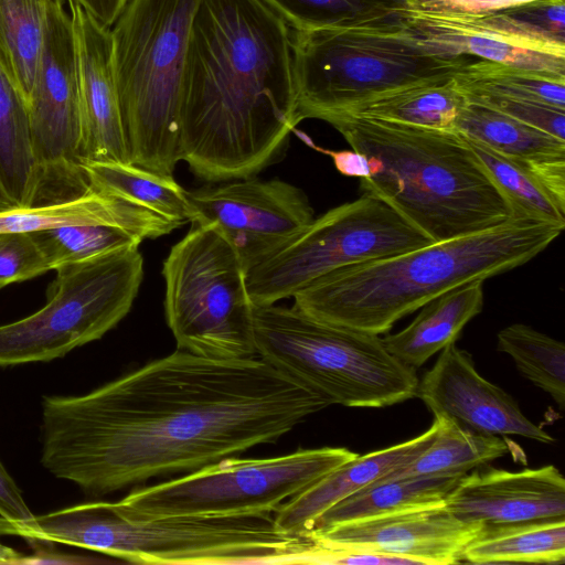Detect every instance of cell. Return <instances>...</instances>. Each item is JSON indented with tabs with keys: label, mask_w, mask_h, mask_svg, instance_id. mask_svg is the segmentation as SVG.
<instances>
[{
	"label": "cell",
	"mask_w": 565,
	"mask_h": 565,
	"mask_svg": "<svg viewBox=\"0 0 565 565\" xmlns=\"http://www.w3.org/2000/svg\"><path fill=\"white\" fill-rule=\"evenodd\" d=\"M330 405L258 355L178 349L89 393L44 396L41 462L100 497L274 443Z\"/></svg>",
	"instance_id": "1"
},
{
	"label": "cell",
	"mask_w": 565,
	"mask_h": 565,
	"mask_svg": "<svg viewBox=\"0 0 565 565\" xmlns=\"http://www.w3.org/2000/svg\"><path fill=\"white\" fill-rule=\"evenodd\" d=\"M291 30L263 0H200L184 62L181 160L212 182L250 178L299 124Z\"/></svg>",
	"instance_id": "2"
},
{
	"label": "cell",
	"mask_w": 565,
	"mask_h": 565,
	"mask_svg": "<svg viewBox=\"0 0 565 565\" xmlns=\"http://www.w3.org/2000/svg\"><path fill=\"white\" fill-rule=\"evenodd\" d=\"M564 227L518 215L473 234L335 269L295 292L292 307L323 323L380 335L456 287L530 262Z\"/></svg>",
	"instance_id": "3"
},
{
	"label": "cell",
	"mask_w": 565,
	"mask_h": 565,
	"mask_svg": "<svg viewBox=\"0 0 565 565\" xmlns=\"http://www.w3.org/2000/svg\"><path fill=\"white\" fill-rule=\"evenodd\" d=\"M327 122L370 159L361 194L383 200L433 242L520 215L456 131L352 116Z\"/></svg>",
	"instance_id": "4"
},
{
	"label": "cell",
	"mask_w": 565,
	"mask_h": 565,
	"mask_svg": "<svg viewBox=\"0 0 565 565\" xmlns=\"http://www.w3.org/2000/svg\"><path fill=\"white\" fill-rule=\"evenodd\" d=\"M0 534L60 543L138 564H312L308 534H289L273 518L148 516L122 502L93 501L34 515L0 518Z\"/></svg>",
	"instance_id": "5"
},
{
	"label": "cell",
	"mask_w": 565,
	"mask_h": 565,
	"mask_svg": "<svg viewBox=\"0 0 565 565\" xmlns=\"http://www.w3.org/2000/svg\"><path fill=\"white\" fill-rule=\"evenodd\" d=\"M200 0H128L110 28L130 162L172 175L181 160V94Z\"/></svg>",
	"instance_id": "6"
},
{
	"label": "cell",
	"mask_w": 565,
	"mask_h": 565,
	"mask_svg": "<svg viewBox=\"0 0 565 565\" xmlns=\"http://www.w3.org/2000/svg\"><path fill=\"white\" fill-rule=\"evenodd\" d=\"M299 121L326 120L386 90L452 75L469 56L438 54L399 20L381 25L291 31Z\"/></svg>",
	"instance_id": "7"
},
{
	"label": "cell",
	"mask_w": 565,
	"mask_h": 565,
	"mask_svg": "<svg viewBox=\"0 0 565 565\" xmlns=\"http://www.w3.org/2000/svg\"><path fill=\"white\" fill-rule=\"evenodd\" d=\"M257 355L331 404L380 408L416 396L418 379L377 334L320 322L294 307L254 306Z\"/></svg>",
	"instance_id": "8"
},
{
	"label": "cell",
	"mask_w": 565,
	"mask_h": 565,
	"mask_svg": "<svg viewBox=\"0 0 565 565\" xmlns=\"http://www.w3.org/2000/svg\"><path fill=\"white\" fill-rule=\"evenodd\" d=\"M191 224L162 266L166 320L178 349L218 360L253 358L246 265L216 225Z\"/></svg>",
	"instance_id": "9"
},
{
	"label": "cell",
	"mask_w": 565,
	"mask_h": 565,
	"mask_svg": "<svg viewBox=\"0 0 565 565\" xmlns=\"http://www.w3.org/2000/svg\"><path fill=\"white\" fill-rule=\"evenodd\" d=\"M55 270L44 307L0 326V366L49 362L100 339L130 311L143 259L136 247Z\"/></svg>",
	"instance_id": "10"
},
{
	"label": "cell",
	"mask_w": 565,
	"mask_h": 565,
	"mask_svg": "<svg viewBox=\"0 0 565 565\" xmlns=\"http://www.w3.org/2000/svg\"><path fill=\"white\" fill-rule=\"evenodd\" d=\"M433 241L383 200L362 193L307 224L247 270L254 306L274 305L345 266L391 257Z\"/></svg>",
	"instance_id": "11"
},
{
	"label": "cell",
	"mask_w": 565,
	"mask_h": 565,
	"mask_svg": "<svg viewBox=\"0 0 565 565\" xmlns=\"http://www.w3.org/2000/svg\"><path fill=\"white\" fill-rule=\"evenodd\" d=\"M355 456L348 448L322 447L270 458L228 457L180 478L135 490L121 502L148 516H268Z\"/></svg>",
	"instance_id": "12"
},
{
	"label": "cell",
	"mask_w": 565,
	"mask_h": 565,
	"mask_svg": "<svg viewBox=\"0 0 565 565\" xmlns=\"http://www.w3.org/2000/svg\"><path fill=\"white\" fill-rule=\"evenodd\" d=\"M64 3H57L49 14L26 102L41 173L34 205L74 199L89 189L79 166L82 121L76 39Z\"/></svg>",
	"instance_id": "13"
},
{
	"label": "cell",
	"mask_w": 565,
	"mask_h": 565,
	"mask_svg": "<svg viewBox=\"0 0 565 565\" xmlns=\"http://www.w3.org/2000/svg\"><path fill=\"white\" fill-rule=\"evenodd\" d=\"M191 222L216 225L247 270L315 217L302 190L278 180L250 178L188 191Z\"/></svg>",
	"instance_id": "14"
},
{
	"label": "cell",
	"mask_w": 565,
	"mask_h": 565,
	"mask_svg": "<svg viewBox=\"0 0 565 565\" xmlns=\"http://www.w3.org/2000/svg\"><path fill=\"white\" fill-rule=\"evenodd\" d=\"M399 17L413 35L438 54L565 77V44L540 35L502 10L465 13L407 6Z\"/></svg>",
	"instance_id": "15"
},
{
	"label": "cell",
	"mask_w": 565,
	"mask_h": 565,
	"mask_svg": "<svg viewBox=\"0 0 565 565\" xmlns=\"http://www.w3.org/2000/svg\"><path fill=\"white\" fill-rule=\"evenodd\" d=\"M483 525L456 518L445 504L358 520L309 534L320 544L399 555L420 565L461 562Z\"/></svg>",
	"instance_id": "16"
},
{
	"label": "cell",
	"mask_w": 565,
	"mask_h": 565,
	"mask_svg": "<svg viewBox=\"0 0 565 565\" xmlns=\"http://www.w3.org/2000/svg\"><path fill=\"white\" fill-rule=\"evenodd\" d=\"M416 396L435 416H448L477 433L516 435L544 444L555 440L526 418L511 395L482 377L471 355L455 343L441 350L418 382Z\"/></svg>",
	"instance_id": "17"
},
{
	"label": "cell",
	"mask_w": 565,
	"mask_h": 565,
	"mask_svg": "<svg viewBox=\"0 0 565 565\" xmlns=\"http://www.w3.org/2000/svg\"><path fill=\"white\" fill-rule=\"evenodd\" d=\"M66 1L77 47L81 159L131 163L114 72L111 30L74 0Z\"/></svg>",
	"instance_id": "18"
},
{
	"label": "cell",
	"mask_w": 565,
	"mask_h": 565,
	"mask_svg": "<svg viewBox=\"0 0 565 565\" xmlns=\"http://www.w3.org/2000/svg\"><path fill=\"white\" fill-rule=\"evenodd\" d=\"M445 507L482 525L565 518V480L552 466L518 472L488 468L461 477Z\"/></svg>",
	"instance_id": "19"
},
{
	"label": "cell",
	"mask_w": 565,
	"mask_h": 565,
	"mask_svg": "<svg viewBox=\"0 0 565 565\" xmlns=\"http://www.w3.org/2000/svg\"><path fill=\"white\" fill-rule=\"evenodd\" d=\"M438 420L423 434L401 444L355 456L282 503L273 516L277 529L289 534H308L328 509L411 462L434 440Z\"/></svg>",
	"instance_id": "20"
},
{
	"label": "cell",
	"mask_w": 565,
	"mask_h": 565,
	"mask_svg": "<svg viewBox=\"0 0 565 565\" xmlns=\"http://www.w3.org/2000/svg\"><path fill=\"white\" fill-rule=\"evenodd\" d=\"M82 224L145 226L162 236L179 227L143 206L92 188L74 199L0 212V233H33Z\"/></svg>",
	"instance_id": "21"
},
{
	"label": "cell",
	"mask_w": 565,
	"mask_h": 565,
	"mask_svg": "<svg viewBox=\"0 0 565 565\" xmlns=\"http://www.w3.org/2000/svg\"><path fill=\"white\" fill-rule=\"evenodd\" d=\"M483 281L456 287L425 303L416 318L397 333L382 338L402 363L422 366L459 338L463 327L483 309Z\"/></svg>",
	"instance_id": "22"
},
{
	"label": "cell",
	"mask_w": 565,
	"mask_h": 565,
	"mask_svg": "<svg viewBox=\"0 0 565 565\" xmlns=\"http://www.w3.org/2000/svg\"><path fill=\"white\" fill-rule=\"evenodd\" d=\"M466 103L452 75L399 86L374 95L328 117L352 116L403 125L455 131Z\"/></svg>",
	"instance_id": "23"
},
{
	"label": "cell",
	"mask_w": 565,
	"mask_h": 565,
	"mask_svg": "<svg viewBox=\"0 0 565 565\" xmlns=\"http://www.w3.org/2000/svg\"><path fill=\"white\" fill-rule=\"evenodd\" d=\"M40 188L28 104L0 64V196L24 209L36 203Z\"/></svg>",
	"instance_id": "24"
},
{
	"label": "cell",
	"mask_w": 565,
	"mask_h": 565,
	"mask_svg": "<svg viewBox=\"0 0 565 565\" xmlns=\"http://www.w3.org/2000/svg\"><path fill=\"white\" fill-rule=\"evenodd\" d=\"M438 431L433 443L414 460L380 480L415 477H463L509 452L508 439L471 430L455 419L436 415Z\"/></svg>",
	"instance_id": "25"
},
{
	"label": "cell",
	"mask_w": 565,
	"mask_h": 565,
	"mask_svg": "<svg viewBox=\"0 0 565 565\" xmlns=\"http://www.w3.org/2000/svg\"><path fill=\"white\" fill-rule=\"evenodd\" d=\"M460 478L415 477L377 480L328 509L319 516L311 531L406 510L445 504L447 495Z\"/></svg>",
	"instance_id": "26"
},
{
	"label": "cell",
	"mask_w": 565,
	"mask_h": 565,
	"mask_svg": "<svg viewBox=\"0 0 565 565\" xmlns=\"http://www.w3.org/2000/svg\"><path fill=\"white\" fill-rule=\"evenodd\" d=\"M79 166L89 188L143 206L179 227L191 222L188 191L173 175L132 163L81 159Z\"/></svg>",
	"instance_id": "27"
},
{
	"label": "cell",
	"mask_w": 565,
	"mask_h": 565,
	"mask_svg": "<svg viewBox=\"0 0 565 565\" xmlns=\"http://www.w3.org/2000/svg\"><path fill=\"white\" fill-rule=\"evenodd\" d=\"M461 562L562 564L565 518L483 525L465 547Z\"/></svg>",
	"instance_id": "28"
},
{
	"label": "cell",
	"mask_w": 565,
	"mask_h": 565,
	"mask_svg": "<svg viewBox=\"0 0 565 565\" xmlns=\"http://www.w3.org/2000/svg\"><path fill=\"white\" fill-rule=\"evenodd\" d=\"M455 131L527 168L565 160V140L467 99L456 119Z\"/></svg>",
	"instance_id": "29"
},
{
	"label": "cell",
	"mask_w": 565,
	"mask_h": 565,
	"mask_svg": "<svg viewBox=\"0 0 565 565\" xmlns=\"http://www.w3.org/2000/svg\"><path fill=\"white\" fill-rule=\"evenodd\" d=\"M66 0H0V64L28 102L46 21Z\"/></svg>",
	"instance_id": "30"
},
{
	"label": "cell",
	"mask_w": 565,
	"mask_h": 565,
	"mask_svg": "<svg viewBox=\"0 0 565 565\" xmlns=\"http://www.w3.org/2000/svg\"><path fill=\"white\" fill-rule=\"evenodd\" d=\"M465 97L495 96L565 109V77L473 60L452 74Z\"/></svg>",
	"instance_id": "31"
},
{
	"label": "cell",
	"mask_w": 565,
	"mask_h": 565,
	"mask_svg": "<svg viewBox=\"0 0 565 565\" xmlns=\"http://www.w3.org/2000/svg\"><path fill=\"white\" fill-rule=\"evenodd\" d=\"M31 234L51 270L108 253L136 248L145 239L162 236L160 232L150 227L121 224L71 225Z\"/></svg>",
	"instance_id": "32"
},
{
	"label": "cell",
	"mask_w": 565,
	"mask_h": 565,
	"mask_svg": "<svg viewBox=\"0 0 565 565\" xmlns=\"http://www.w3.org/2000/svg\"><path fill=\"white\" fill-rule=\"evenodd\" d=\"M291 31L381 25L399 20L408 0H263Z\"/></svg>",
	"instance_id": "33"
},
{
	"label": "cell",
	"mask_w": 565,
	"mask_h": 565,
	"mask_svg": "<svg viewBox=\"0 0 565 565\" xmlns=\"http://www.w3.org/2000/svg\"><path fill=\"white\" fill-rule=\"evenodd\" d=\"M497 349L512 358L518 370L546 392L561 407L565 405V345L532 327L514 323L497 335Z\"/></svg>",
	"instance_id": "34"
},
{
	"label": "cell",
	"mask_w": 565,
	"mask_h": 565,
	"mask_svg": "<svg viewBox=\"0 0 565 565\" xmlns=\"http://www.w3.org/2000/svg\"><path fill=\"white\" fill-rule=\"evenodd\" d=\"M462 137L516 214L565 225V209L524 164Z\"/></svg>",
	"instance_id": "35"
},
{
	"label": "cell",
	"mask_w": 565,
	"mask_h": 565,
	"mask_svg": "<svg viewBox=\"0 0 565 565\" xmlns=\"http://www.w3.org/2000/svg\"><path fill=\"white\" fill-rule=\"evenodd\" d=\"M49 270V263L31 233H0V289Z\"/></svg>",
	"instance_id": "36"
},
{
	"label": "cell",
	"mask_w": 565,
	"mask_h": 565,
	"mask_svg": "<svg viewBox=\"0 0 565 565\" xmlns=\"http://www.w3.org/2000/svg\"><path fill=\"white\" fill-rule=\"evenodd\" d=\"M465 98L565 140V109L536 102L495 96H469Z\"/></svg>",
	"instance_id": "37"
},
{
	"label": "cell",
	"mask_w": 565,
	"mask_h": 565,
	"mask_svg": "<svg viewBox=\"0 0 565 565\" xmlns=\"http://www.w3.org/2000/svg\"><path fill=\"white\" fill-rule=\"evenodd\" d=\"M502 11L540 35L565 44L564 0H532Z\"/></svg>",
	"instance_id": "38"
},
{
	"label": "cell",
	"mask_w": 565,
	"mask_h": 565,
	"mask_svg": "<svg viewBox=\"0 0 565 565\" xmlns=\"http://www.w3.org/2000/svg\"><path fill=\"white\" fill-rule=\"evenodd\" d=\"M33 516L22 491L0 459V518L10 522H24Z\"/></svg>",
	"instance_id": "39"
},
{
	"label": "cell",
	"mask_w": 565,
	"mask_h": 565,
	"mask_svg": "<svg viewBox=\"0 0 565 565\" xmlns=\"http://www.w3.org/2000/svg\"><path fill=\"white\" fill-rule=\"evenodd\" d=\"M307 146L319 151L323 154L329 156L338 172L345 177H356L363 179L371 173L370 159L359 151L351 150H329L321 148L313 143V141L303 132L294 131Z\"/></svg>",
	"instance_id": "40"
},
{
	"label": "cell",
	"mask_w": 565,
	"mask_h": 565,
	"mask_svg": "<svg viewBox=\"0 0 565 565\" xmlns=\"http://www.w3.org/2000/svg\"><path fill=\"white\" fill-rule=\"evenodd\" d=\"M527 1L532 0H427L418 4L408 6L438 11L484 13L504 10Z\"/></svg>",
	"instance_id": "41"
},
{
	"label": "cell",
	"mask_w": 565,
	"mask_h": 565,
	"mask_svg": "<svg viewBox=\"0 0 565 565\" xmlns=\"http://www.w3.org/2000/svg\"><path fill=\"white\" fill-rule=\"evenodd\" d=\"M102 24L111 28L128 0H74Z\"/></svg>",
	"instance_id": "42"
},
{
	"label": "cell",
	"mask_w": 565,
	"mask_h": 565,
	"mask_svg": "<svg viewBox=\"0 0 565 565\" xmlns=\"http://www.w3.org/2000/svg\"><path fill=\"white\" fill-rule=\"evenodd\" d=\"M82 564L89 563L87 558H81L75 555L47 552L44 548L38 550L30 556H23L21 564Z\"/></svg>",
	"instance_id": "43"
},
{
	"label": "cell",
	"mask_w": 565,
	"mask_h": 565,
	"mask_svg": "<svg viewBox=\"0 0 565 565\" xmlns=\"http://www.w3.org/2000/svg\"><path fill=\"white\" fill-rule=\"evenodd\" d=\"M23 554L0 542V564H21Z\"/></svg>",
	"instance_id": "44"
},
{
	"label": "cell",
	"mask_w": 565,
	"mask_h": 565,
	"mask_svg": "<svg viewBox=\"0 0 565 565\" xmlns=\"http://www.w3.org/2000/svg\"><path fill=\"white\" fill-rule=\"evenodd\" d=\"M10 209H13V206H11L8 202H6V201L0 196V212L7 211V210H10Z\"/></svg>",
	"instance_id": "45"
},
{
	"label": "cell",
	"mask_w": 565,
	"mask_h": 565,
	"mask_svg": "<svg viewBox=\"0 0 565 565\" xmlns=\"http://www.w3.org/2000/svg\"><path fill=\"white\" fill-rule=\"evenodd\" d=\"M427 0H408V4H418Z\"/></svg>",
	"instance_id": "46"
}]
</instances>
